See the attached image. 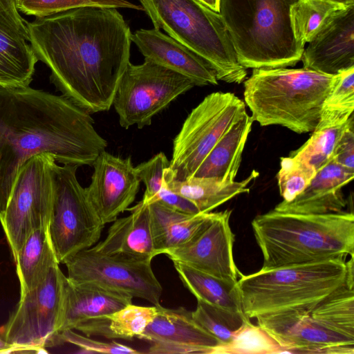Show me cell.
Returning <instances> with one entry per match:
<instances>
[{"mask_svg": "<svg viewBox=\"0 0 354 354\" xmlns=\"http://www.w3.org/2000/svg\"><path fill=\"white\" fill-rule=\"evenodd\" d=\"M0 24L20 33L28 41L27 21L19 14L15 0H0Z\"/></svg>", "mask_w": 354, "mask_h": 354, "instance_id": "60d3db41", "label": "cell"}, {"mask_svg": "<svg viewBox=\"0 0 354 354\" xmlns=\"http://www.w3.org/2000/svg\"><path fill=\"white\" fill-rule=\"evenodd\" d=\"M131 39L145 58L186 76L195 86L218 84L214 71L205 59L160 30L140 29Z\"/></svg>", "mask_w": 354, "mask_h": 354, "instance_id": "d6986e66", "label": "cell"}, {"mask_svg": "<svg viewBox=\"0 0 354 354\" xmlns=\"http://www.w3.org/2000/svg\"><path fill=\"white\" fill-rule=\"evenodd\" d=\"M230 210L216 212L213 219L185 244L165 253L178 262L209 274L237 281L240 272L233 256L234 234Z\"/></svg>", "mask_w": 354, "mask_h": 354, "instance_id": "5bb4252c", "label": "cell"}, {"mask_svg": "<svg viewBox=\"0 0 354 354\" xmlns=\"http://www.w3.org/2000/svg\"><path fill=\"white\" fill-rule=\"evenodd\" d=\"M192 315L197 323L217 339L221 345L229 343L250 322L244 313L235 312L197 300Z\"/></svg>", "mask_w": 354, "mask_h": 354, "instance_id": "1f68e13d", "label": "cell"}, {"mask_svg": "<svg viewBox=\"0 0 354 354\" xmlns=\"http://www.w3.org/2000/svg\"><path fill=\"white\" fill-rule=\"evenodd\" d=\"M299 0H219L218 13L245 68L293 66L304 47L295 38L290 9Z\"/></svg>", "mask_w": 354, "mask_h": 354, "instance_id": "8992f818", "label": "cell"}, {"mask_svg": "<svg viewBox=\"0 0 354 354\" xmlns=\"http://www.w3.org/2000/svg\"><path fill=\"white\" fill-rule=\"evenodd\" d=\"M37 61L23 35L0 24V87L29 86Z\"/></svg>", "mask_w": 354, "mask_h": 354, "instance_id": "484cf974", "label": "cell"}, {"mask_svg": "<svg viewBox=\"0 0 354 354\" xmlns=\"http://www.w3.org/2000/svg\"><path fill=\"white\" fill-rule=\"evenodd\" d=\"M169 167V161L162 152L136 167L140 180L146 187L142 200L145 203L148 205L155 201L165 183V170Z\"/></svg>", "mask_w": 354, "mask_h": 354, "instance_id": "74e56055", "label": "cell"}, {"mask_svg": "<svg viewBox=\"0 0 354 354\" xmlns=\"http://www.w3.org/2000/svg\"><path fill=\"white\" fill-rule=\"evenodd\" d=\"M331 159L346 169L354 172V115L345 123L333 150Z\"/></svg>", "mask_w": 354, "mask_h": 354, "instance_id": "ab89813d", "label": "cell"}, {"mask_svg": "<svg viewBox=\"0 0 354 354\" xmlns=\"http://www.w3.org/2000/svg\"><path fill=\"white\" fill-rule=\"evenodd\" d=\"M158 313L146 330L137 338L160 342L210 349L221 345L206 331L185 308H167L157 305Z\"/></svg>", "mask_w": 354, "mask_h": 354, "instance_id": "7402d4cb", "label": "cell"}, {"mask_svg": "<svg viewBox=\"0 0 354 354\" xmlns=\"http://www.w3.org/2000/svg\"><path fill=\"white\" fill-rule=\"evenodd\" d=\"M258 175L259 173L253 170L241 181H224L216 178L196 176L179 180L174 179L167 168L165 180L170 190L191 201L200 213H207L237 195L249 193L248 185Z\"/></svg>", "mask_w": 354, "mask_h": 354, "instance_id": "d4e9b609", "label": "cell"}, {"mask_svg": "<svg viewBox=\"0 0 354 354\" xmlns=\"http://www.w3.org/2000/svg\"><path fill=\"white\" fill-rule=\"evenodd\" d=\"M15 1H16L17 3V2H18L19 0H15Z\"/></svg>", "mask_w": 354, "mask_h": 354, "instance_id": "7dc6e473", "label": "cell"}, {"mask_svg": "<svg viewBox=\"0 0 354 354\" xmlns=\"http://www.w3.org/2000/svg\"><path fill=\"white\" fill-rule=\"evenodd\" d=\"M151 261L102 254L91 247L73 255L64 264L71 281L103 285L157 306L162 288L153 273Z\"/></svg>", "mask_w": 354, "mask_h": 354, "instance_id": "4fadbf2b", "label": "cell"}, {"mask_svg": "<svg viewBox=\"0 0 354 354\" xmlns=\"http://www.w3.org/2000/svg\"><path fill=\"white\" fill-rule=\"evenodd\" d=\"M317 173L308 162L292 156L281 157L277 174L279 193L283 201L290 202L310 183Z\"/></svg>", "mask_w": 354, "mask_h": 354, "instance_id": "8d00e7d4", "label": "cell"}, {"mask_svg": "<svg viewBox=\"0 0 354 354\" xmlns=\"http://www.w3.org/2000/svg\"><path fill=\"white\" fill-rule=\"evenodd\" d=\"M9 347L0 336V353H6Z\"/></svg>", "mask_w": 354, "mask_h": 354, "instance_id": "bcb514c9", "label": "cell"}, {"mask_svg": "<svg viewBox=\"0 0 354 354\" xmlns=\"http://www.w3.org/2000/svg\"><path fill=\"white\" fill-rule=\"evenodd\" d=\"M59 343H70L82 349L83 353L138 354L140 352L133 348L120 344L115 341L102 342L88 336H83L73 330H66L59 334Z\"/></svg>", "mask_w": 354, "mask_h": 354, "instance_id": "f35d334b", "label": "cell"}, {"mask_svg": "<svg viewBox=\"0 0 354 354\" xmlns=\"http://www.w3.org/2000/svg\"><path fill=\"white\" fill-rule=\"evenodd\" d=\"M354 177L333 160L318 170L308 186L290 202L282 201L274 210L297 214H328L344 211L342 188Z\"/></svg>", "mask_w": 354, "mask_h": 354, "instance_id": "ffe728a7", "label": "cell"}, {"mask_svg": "<svg viewBox=\"0 0 354 354\" xmlns=\"http://www.w3.org/2000/svg\"><path fill=\"white\" fill-rule=\"evenodd\" d=\"M354 110V67L336 75L322 108L319 126L344 124Z\"/></svg>", "mask_w": 354, "mask_h": 354, "instance_id": "4dcf8cb0", "label": "cell"}, {"mask_svg": "<svg viewBox=\"0 0 354 354\" xmlns=\"http://www.w3.org/2000/svg\"><path fill=\"white\" fill-rule=\"evenodd\" d=\"M261 269L354 255V214H297L272 209L252 221Z\"/></svg>", "mask_w": 354, "mask_h": 354, "instance_id": "3957f363", "label": "cell"}, {"mask_svg": "<svg viewBox=\"0 0 354 354\" xmlns=\"http://www.w3.org/2000/svg\"><path fill=\"white\" fill-rule=\"evenodd\" d=\"M351 260L346 262V283L351 287L354 288V263H353V255L351 256Z\"/></svg>", "mask_w": 354, "mask_h": 354, "instance_id": "7bdbcfd3", "label": "cell"}, {"mask_svg": "<svg viewBox=\"0 0 354 354\" xmlns=\"http://www.w3.org/2000/svg\"><path fill=\"white\" fill-rule=\"evenodd\" d=\"M154 201H160L169 207L187 214H197L200 213L194 204L170 190L165 183Z\"/></svg>", "mask_w": 354, "mask_h": 354, "instance_id": "b9f144b4", "label": "cell"}, {"mask_svg": "<svg viewBox=\"0 0 354 354\" xmlns=\"http://www.w3.org/2000/svg\"><path fill=\"white\" fill-rule=\"evenodd\" d=\"M91 113L64 95L0 87V213L20 167L39 154L63 165H92L107 141Z\"/></svg>", "mask_w": 354, "mask_h": 354, "instance_id": "7a4b0ae2", "label": "cell"}, {"mask_svg": "<svg viewBox=\"0 0 354 354\" xmlns=\"http://www.w3.org/2000/svg\"><path fill=\"white\" fill-rule=\"evenodd\" d=\"M345 123L337 126L317 125L309 139L299 149L292 151L290 156L308 162L317 171L331 160L335 144Z\"/></svg>", "mask_w": 354, "mask_h": 354, "instance_id": "836d02e7", "label": "cell"}, {"mask_svg": "<svg viewBox=\"0 0 354 354\" xmlns=\"http://www.w3.org/2000/svg\"><path fill=\"white\" fill-rule=\"evenodd\" d=\"M346 259L261 269L237 280L242 309L249 319L301 313L314 308L346 281Z\"/></svg>", "mask_w": 354, "mask_h": 354, "instance_id": "277c9868", "label": "cell"}, {"mask_svg": "<svg viewBox=\"0 0 354 354\" xmlns=\"http://www.w3.org/2000/svg\"><path fill=\"white\" fill-rule=\"evenodd\" d=\"M257 322L283 353L354 354V339L324 327L310 314L284 313Z\"/></svg>", "mask_w": 354, "mask_h": 354, "instance_id": "9a60e30c", "label": "cell"}, {"mask_svg": "<svg viewBox=\"0 0 354 354\" xmlns=\"http://www.w3.org/2000/svg\"><path fill=\"white\" fill-rule=\"evenodd\" d=\"M14 260L21 297L45 278L53 265L59 263L50 237L48 225L33 231Z\"/></svg>", "mask_w": 354, "mask_h": 354, "instance_id": "4316f807", "label": "cell"}, {"mask_svg": "<svg viewBox=\"0 0 354 354\" xmlns=\"http://www.w3.org/2000/svg\"><path fill=\"white\" fill-rule=\"evenodd\" d=\"M126 293L93 282H77L66 277L59 334L77 330L132 303Z\"/></svg>", "mask_w": 354, "mask_h": 354, "instance_id": "ac0fdd59", "label": "cell"}, {"mask_svg": "<svg viewBox=\"0 0 354 354\" xmlns=\"http://www.w3.org/2000/svg\"><path fill=\"white\" fill-rule=\"evenodd\" d=\"M283 351L266 331L250 321L229 343L214 347L213 354L283 353Z\"/></svg>", "mask_w": 354, "mask_h": 354, "instance_id": "e575fe53", "label": "cell"}, {"mask_svg": "<svg viewBox=\"0 0 354 354\" xmlns=\"http://www.w3.org/2000/svg\"><path fill=\"white\" fill-rule=\"evenodd\" d=\"M91 183L85 188L87 197L105 225L129 209L138 192L140 180L131 158L115 156L105 150L92 165Z\"/></svg>", "mask_w": 354, "mask_h": 354, "instance_id": "2e32d148", "label": "cell"}, {"mask_svg": "<svg viewBox=\"0 0 354 354\" xmlns=\"http://www.w3.org/2000/svg\"><path fill=\"white\" fill-rule=\"evenodd\" d=\"M128 209L130 214L117 218L105 239L92 248L102 254L152 260L157 254L154 249L149 205L141 201Z\"/></svg>", "mask_w": 354, "mask_h": 354, "instance_id": "44dd1931", "label": "cell"}, {"mask_svg": "<svg viewBox=\"0 0 354 354\" xmlns=\"http://www.w3.org/2000/svg\"><path fill=\"white\" fill-rule=\"evenodd\" d=\"M346 6L327 0L297 1L290 9L291 26L295 38L304 47L331 20L337 12Z\"/></svg>", "mask_w": 354, "mask_h": 354, "instance_id": "f546056e", "label": "cell"}, {"mask_svg": "<svg viewBox=\"0 0 354 354\" xmlns=\"http://www.w3.org/2000/svg\"><path fill=\"white\" fill-rule=\"evenodd\" d=\"M308 43L303 68L335 75L354 67V3L337 12Z\"/></svg>", "mask_w": 354, "mask_h": 354, "instance_id": "e0dca14e", "label": "cell"}, {"mask_svg": "<svg viewBox=\"0 0 354 354\" xmlns=\"http://www.w3.org/2000/svg\"><path fill=\"white\" fill-rule=\"evenodd\" d=\"M28 41L62 95L90 113L110 109L130 62L131 32L115 8L82 7L27 22Z\"/></svg>", "mask_w": 354, "mask_h": 354, "instance_id": "6da1fadb", "label": "cell"}, {"mask_svg": "<svg viewBox=\"0 0 354 354\" xmlns=\"http://www.w3.org/2000/svg\"><path fill=\"white\" fill-rule=\"evenodd\" d=\"M173 263L182 283L197 300L243 313L237 281L225 280L180 263Z\"/></svg>", "mask_w": 354, "mask_h": 354, "instance_id": "83f0119b", "label": "cell"}, {"mask_svg": "<svg viewBox=\"0 0 354 354\" xmlns=\"http://www.w3.org/2000/svg\"><path fill=\"white\" fill-rule=\"evenodd\" d=\"M195 86L186 76L145 58L129 62L116 89L112 105L122 127L150 125L152 118Z\"/></svg>", "mask_w": 354, "mask_h": 354, "instance_id": "30bf717a", "label": "cell"}, {"mask_svg": "<svg viewBox=\"0 0 354 354\" xmlns=\"http://www.w3.org/2000/svg\"><path fill=\"white\" fill-rule=\"evenodd\" d=\"M77 167L59 165L55 160L51 165L53 194L48 232L59 263L91 248L104 226L77 180Z\"/></svg>", "mask_w": 354, "mask_h": 354, "instance_id": "ba28073f", "label": "cell"}, {"mask_svg": "<svg viewBox=\"0 0 354 354\" xmlns=\"http://www.w3.org/2000/svg\"><path fill=\"white\" fill-rule=\"evenodd\" d=\"M65 279L56 263L37 286L20 297L17 308L0 328V336L8 346L45 348L59 344Z\"/></svg>", "mask_w": 354, "mask_h": 354, "instance_id": "7c38bea8", "label": "cell"}, {"mask_svg": "<svg viewBox=\"0 0 354 354\" xmlns=\"http://www.w3.org/2000/svg\"><path fill=\"white\" fill-rule=\"evenodd\" d=\"M339 4L348 6L354 3V0H327Z\"/></svg>", "mask_w": 354, "mask_h": 354, "instance_id": "f6af8a7d", "label": "cell"}, {"mask_svg": "<svg viewBox=\"0 0 354 354\" xmlns=\"http://www.w3.org/2000/svg\"><path fill=\"white\" fill-rule=\"evenodd\" d=\"M17 6L18 10L23 13L36 17L88 6L127 8L143 10L141 6L135 5L127 0H19Z\"/></svg>", "mask_w": 354, "mask_h": 354, "instance_id": "d590c367", "label": "cell"}, {"mask_svg": "<svg viewBox=\"0 0 354 354\" xmlns=\"http://www.w3.org/2000/svg\"><path fill=\"white\" fill-rule=\"evenodd\" d=\"M151 227L157 254L179 247L198 234L214 217L216 212L187 214L160 201L148 204Z\"/></svg>", "mask_w": 354, "mask_h": 354, "instance_id": "603a6c76", "label": "cell"}, {"mask_svg": "<svg viewBox=\"0 0 354 354\" xmlns=\"http://www.w3.org/2000/svg\"><path fill=\"white\" fill-rule=\"evenodd\" d=\"M310 315L324 327L354 339V288L344 282L319 302Z\"/></svg>", "mask_w": 354, "mask_h": 354, "instance_id": "f1b7e54d", "label": "cell"}, {"mask_svg": "<svg viewBox=\"0 0 354 354\" xmlns=\"http://www.w3.org/2000/svg\"><path fill=\"white\" fill-rule=\"evenodd\" d=\"M55 159L39 154L20 167L4 210L0 213L13 259L28 236L48 225L53 203L51 165Z\"/></svg>", "mask_w": 354, "mask_h": 354, "instance_id": "8fae6325", "label": "cell"}, {"mask_svg": "<svg viewBox=\"0 0 354 354\" xmlns=\"http://www.w3.org/2000/svg\"><path fill=\"white\" fill-rule=\"evenodd\" d=\"M335 75L286 67L253 68L244 81V100L261 126L280 125L297 133L317 126Z\"/></svg>", "mask_w": 354, "mask_h": 354, "instance_id": "5b68a950", "label": "cell"}, {"mask_svg": "<svg viewBox=\"0 0 354 354\" xmlns=\"http://www.w3.org/2000/svg\"><path fill=\"white\" fill-rule=\"evenodd\" d=\"M253 122L247 112L237 118L211 149L193 176L234 180Z\"/></svg>", "mask_w": 354, "mask_h": 354, "instance_id": "cb8c5ba5", "label": "cell"}, {"mask_svg": "<svg viewBox=\"0 0 354 354\" xmlns=\"http://www.w3.org/2000/svg\"><path fill=\"white\" fill-rule=\"evenodd\" d=\"M154 28L205 59L218 80L241 84L247 71L239 62L221 16L199 0H139Z\"/></svg>", "mask_w": 354, "mask_h": 354, "instance_id": "52a82bcc", "label": "cell"}, {"mask_svg": "<svg viewBox=\"0 0 354 354\" xmlns=\"http://www.w3.org/2000/svg\"><path fill=\"white\" fill-rule=\"evenodd\" d=\"M157 313V306H140L129 304L106 317L104 337L132 340L146 330Z\"/></svg>", "mask_w": 354, "mask_h": 354, "instance_id": "d6a6232c", "label": "cell"}, {"mask_svg": "<svg viewBox=\"0 0 354 354\" xmlns=\"http://www.w3.org/2000/svg\"><path fill=\"white\" fill-rule=\"evenodd\" d=\"M212 10L218 12L219 0H199Z\"/></svg>", "mask_w": 354, "mask_h": 354, "instance_id": "ee69618b", "label": "cell"}, {"mask_svg": "<svg viewBox=\"0 0 354 354\" xmlns=\"http://www.w3.org/2000/svg\"><path fill=\"white\" fill-rule=\"evenodd\" d=\"M245 104L232 93L207 95L188 115L174 140L169 169L175 180L194 173L233 122L243 115Z\"/></svg>", "mask_w": 354, "mask_h": 354, "instance_id": "9c48e42d", "label": "cell"}]
</instances>
